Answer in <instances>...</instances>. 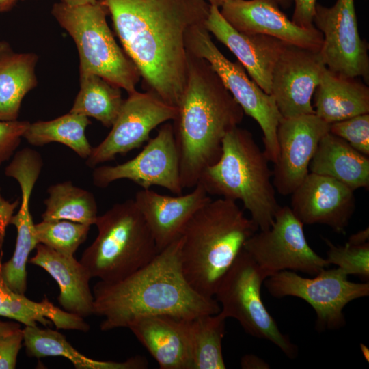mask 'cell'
I'll return each instance as SVG.
<instances>
[{
    "mask_svg": "<svg viewBox=\"0 0 369 369\" xmlns=\"http://www.w3.org/2000/svg\"><path fill=\"white\" fill-rule=\"evenodd\" d=\"M328 249L327 263L334 264L345 274L357 275L365 279H369V243L344 245H336L329 239L323 238Z\"/></svg>",
    "mask_w": 369,
    "mask_h": 369,
    "instance_id": "836d02e7",
    "label": "cell"
},
{
    "mask_svg": "<svg viewBox=\"0 0 369 369\" xmlns=\"http://www.w3.org/2000/svg\"><path fill=\"white\" fill-rule=\"evenodd\" d=\"M269 162L252 133L236 126L226 135L220 158L202 172L197 183L209 195L240 200L258 228L266 230L280 208Z\"/></svg>",
    "mask_w": 369,
    "mask_h": 369,
    "instance_id": "5b68a950",
    "label": "cell"
},
{
    "mask_svg": "<svg viewBox=\"0 0 369 369\" xmlns=\"http://www.w3.org/2000/svg\"><path fill=\"white\" fill-rule=\"evenodd\" d=\"M42 220H68L88 226L94 225L98 207L94 195L72 184L70 181L50 186Z\"/></svg>",
    "mask_w": 369,
    "mask_h": 369,
    "instance_id": "4dcf8cb0",
    "label": "cell"
},
{
    "mask_svg": "<svg viewBox=\"0 0 369 369\" xmlns=\"http://www.w3.org/2000/svg\"><path fill=\"white\" fill-rule=\"evenodd\" d=\"M329 126L316 114L281 118L277 129L278 156L272 170L273 184L279 194L290 195L303 181Z\"/></svg>",
    "mask_w": 369,
    "mask_h": 369,
    "instance_id": "2e32d148",
    "label": "cell"
},
{
    "mask_svg": "<svg viewBox=\"0 0 369 369\" xmlns=\"http://www.w3.org/2000/svg\"><path fill=\"white\" fill-rule=\"evenodd\" d=\"M147 90L178 107L188 71L186 36L205 25L206 0H99Z\"/></svg>",
    "mask_w": 369,
    "mask_h": 369,
    "instance_id": "6da1fadb",
    "label": "cell"
},
{
    "mask_svg": "<svg viewBox=\"0 0 369 369\" xmlns=\"http://www.w3.org/2000/svg\"><path fill=\"white\" fill-rule=\"evenodd\" d=\"M236 202L210 200L189 219L182 233L183 275L199 294L213 297L222 277L258 230Z\"/></svg>",
    "mask_w": 369,
    "mask_h": 369,
    "instance_id": "277c9868",
    "label": "cell"
},
{
    "mask_svg": "<svg viewBox=\"0 0 369 369\" xmlns=\"http://www.w3.org/2000/svg\"><path fill=\"white\" fill-rule=\"evenodd\" d=\"M98 0H62V2L68 5H79L86 3H94Z\"/></svg>",
    "mask_w": 369,
    "mask_h": 369,
    "instance_id": "ee69618b",
    "label": "cell"
},
{
    "mask_svg": "<svg viewBox=\"0 0 369 369\" xmlns=\"http://www.w3.org/2000/svg\"><path fill=\"white\" fill-rule=\"evenodd\" d=\"M210 5H215L220 8L224 3L232 0H206Z\"/></svg>",
    "mask_w": 369,
    "mask_h": 369,
    "instance_id": "bcb514c9",
    "label": "cell"
},
{
    "mask_svg": "<svg viewBox=\"0 0 369 369\" xmlns=\"http://www.w3.org/2000/svg\"><path fill=\"white\" fill-rule=\"evenodd\" d=\"M219 10L240 32L263 34L304 49H320L323 35L320 31L295 25L274 0H232L222 5Z\"/></svg>",
    "mask_w": 369,
    "mask_h": 369,
    "instance_id": "ac0fdd59",
    "label": "cell"
},
{
    "mask_svg": "<svg viewBox=\"0 0 369 369\" xmlns=\"http://www.w3.org/2000/svg\"><path fill=\"white\" fill-rule=\"evenodd\" d=\"M241 366L243 369H267L269 365L264 360L252 354H247L241 359Z\"/></svg>",
    "mask_w": 369,
    "mask_h": 369,
    "instance_id": "ab89813d",
    "label": "cell"
},
{
    "mask_svg": "<svg viewBox=\"0 0 369 369\" xmlns=\"http://www.w3.org/2000/svg\"><path fill=\"white\" fill-rule=\"evenodd\" d=\"M80 88L70 112L92 117L111 127L124 100L121 89L94 74H79Z\"/></svg>",
    "mask_w": 369,
    "mask_h": 369,
    "instance_id": "f1b7e54d",
    "label": "cell"
},
{
    "mask_svg": "<svg viewBox=\"0 0 369 369\" xmlns=\"http://www.w3.org/2000/svg\"><path fill=\"white\" fill-rule=\"evenodd\" d=\"M181 245L180 236L124 279L100 280L94 286V314L104 317L102 331L127 328L132 320L142 316L169 315L191 320L220 312L215 299L201 295L185 279Z\"/></svg>",
    "mask_w": 369,
    "mask_h": 369,
    "instance_id": "7a4b0ae2",
    "label": "cell"
},
{
    "mask_svg": "<svg viewBox=\"0 0 369 369\" xmlns=\"http://www.w3.org/2000/svg\"><path fill=\"white\" fill-rule=\"evenodd\" d=\"M92 178L94 184L100 188L125 179L142 189L159 186L175 195L182 194L183 188L172 124L167 122L161 124L156 136L150 139L134 158L116 165L96 167Z\"/></svg>",
    "mask_w": 369,
    "mask_h": 369,
    "instance_id": "4fadbf2b",
    "label": "cell"
},
{
    "mask_svg": "<svg viewBox=\"0 0 369 369\" xmlns=\"http://www.w3.org/2000/svg\"><path fill=\"white\" fill-rule=\"evenodd\" d=\"M29 124L18 120H0V165L14 154Z\"/></svg>",
    "mask_w": 369,
    "mask_h": 369,
    "instance_id": "d590c367",
    "label": "cell"
},
{
    "mask_svg": "<svg viewBox=\"0 0 369 369\" xmlns=\"http://www.w3.org/2000/svg\"><path fill=\"white\" fill-rule=\"evenodd\" d=\"M173 128L181 185L193 188L202 172L221 154L226 135L238 126L244 112L204 59L188 53L186 86Z\"/></svg>",
    "mask_w": 369,
    "mask_h": 369,
    "instance_id": "3957f363",
    "label": "cell"
},
{
    "mask_svg": "<svg viewBox=\"0 0 369 369\" xmlns=\"http://www.w3.org/2000/svg\"><path fill=\"white\" fill-rule=\"evenodd\" d=\"M243 249L266 277L285 270L316 275L329 265L311 248L303 224L288 206H280L270 228L256 232Z\"/></svg>",
    "mask_w": 369,
    "mask_h": 369,
    "instance_id": "8fae6325",
    "label": "cell"
},
{
    "mask_svg": "<svg viewBox=\"0 0 369 369\" xmlns=\"http://www.w3.org/2000/svg\"><path fill=\"white\" fill-rule=\"evenodd\" d=\"M290 208L304 225L321 224L344 234L355 210L354 191L326 176L309 172L290 194Z\"/></svg>",
    "mask_w": 369,
    "mask_h": 369,
    "instance_id": "e0dca14e",
    "label": "cell"
},
{
    "mask_svg": "<svg viewBox=\"0 0 369 369\" xmlns=\"http://www.w3.org/2000/svg\"><path fill=\"white\" fill-rule=\"evenodd\" d=\"M33 53H16L0 41V120H17L22 100L38 83Z\"/></svg>",
    "mask_w": 369,
    "mask_h": 369,
    "instance_id": "484cf974",
    "label": "cell"
},
{
    "mask_svg": "<svg viewBox=\"0 0 369 369\" xmlns=\"http://www.w3.org/2000/svg\"><path fill=\"white\" fill-rule=\"evenodd\" d=\"M18 0H0V13L11 10Z\"/></svg>",
    "mask_w": 369,
    "mask_h": 369,
    "instance_id": "7bdbcfd3",
    "label": "cell"
},
{
    "mask_svg": "<svg viewBox=\"0 0 369 369\" xmlns=\"http://www.w3.org/2000/svg\"><path fill=\"white\" fill-rule=\"evenodd\" d=\"M313 23L323 35L319 53L325 67L342 77H361L368 84V45L358 31L355 0H336L331 7L317 3Z\"/></svg>",
    "mask_w": 369,
    "mask_h": 369,
    "instance_id": "7c38bea8",
    "label": "cell"
},
{
    "mask_svg": "<svg viewBox=\"0 0 369 369\" xmlns=\"http://www.w3.org/2000/svg\"><path fill=\"white\" fill-rule=\"evenodd\" d=\"M294 11L291 20L297 26L311 29L317 0H293Z\"/></svg>",
    "mask_w": 369,
    "mask_h": 369,
    "instance_id": "74e56055",
    "label": "cell"
},
{
    "mask_svg": "<svg viewBox=\"0 0 369 369\" xmlns=\"http://www.w3.org/2000/svg\"><path fill=\"white\" fill-rule=\"evenodd\" d=\"M161 369H192L190 320L169 315L137 318L128 325Z\"/></svg>",
    "mask_w": 369,
    "mask_h": 369,
    "instance_id": "44dd1931",
    "label": "cell"
},
{
    "mask_svg": "<svg viewBox=\"0 0 369 369\" xmlns=\"http://www.w3.org/2000/svg\"><path fill=\"white\" fill-rule=\"evenodd\" d=\"M271 296H292L309 303L316 315L320 331L342 328L346 323L343 310L352 301L369 295V283H356L340 268L320 271L314 277H302L295 271H282L264 280Z\"/></svg>",
    "mask_w": 369,
    "mask_h": 369,
    "instance_id": "30bf717a",
    "label": "cell"
},
{
    "mask_svg": "<svg viewBox=\"0 0 369 369\" xmlns=\"http://www.w3.org/2000/svg\"><path fill=\"white\" fill-rule=\"evenodd\" d=\"M19 204L18 200L10 202L5 200L0 191V244L1 245L6 227L10 224L14 211Z\"/></svg>",
    "mask_w": 369,
    "mask_h": 369,
    "instance_id": "f35d334b",
    "label": "cell"
},
{
    "mask_svg": "<svg viewBox=\"0 0 369 369\" xmlns=\"http://www.w3.org/2000/svg\"><path fill=\"white\" fill-rule=\"evenodd\" d=\"M90 124L87 117L69 112L51 120L30 123L23 137L36 146L58 142L71 148L80 157L87 159L92 150L85 135Z\"/></svg>",
    "mask_w": 369,
    "mask_h": 369,
    "instance_id": "f546056e",
    "label": "cell"
},
{
    "mask_svg": "<svg viewBox=\"0 0 369 369\" xmlns=\"http://www.w3.org/2000/svg\"><path fill=\"white\" fill-rule=\"evenodd\" d=\"M178 108L170 105L150 91L128 93L107 137L92 147L86 165L94 167L139 148L158 126L174 120Z\"/></svg>",
    "mask_w": 369,
    "mask_h": 369,
    "instance_id": "5bb4252c",
    "label": "cell"
},
{
    "mask_svg": "<svg viewBox=\"0 0 369 369\" xmlns=\"http://www.w3.org/2000/svg\"><path fill=\"white\" fill-rule=\"evenodd\" d=\"M98 235L79 260L92 277L105 282L124 279L148 264L159 252L134 200L114 204L95 224Z\"/></svg>",
    "mask_w": 369,
    "mask_h": 369,
    "instance_id": "8992f818",
    "label": "cell"
},
{
    "mask_svg": "<svg viewBox=\"0 0 369 369\" xmlns=\"http://www.w3.org/2000/svg\"><path fill=\"white\" fill-rule=\"evenodd\" d=\"M325 68L319 51L285 44L271 82V95L282 118L315 114L312 97Z\"/></svg>",
    "mask_w": 369,
    "mask_h": 369,
    "instance_id": "9a60e30c",
    "label": "cell"
},
{
    "mask_svg": "<svg viewBox=\"0 0 369 369\" xmlns=\"http://www.w3.org/2000/svg\"><path fill=\"white\" fill-rule=\"evenodd\" d=\"M279 7H282L284 9H288L290 8L292 3L293 0H274Z\"/></svg>",
    "mask_w": 369,
    "mask_h": 369,
    "instance_id": "f6af8a7d",
    "label": "cell"
},
{
    "mask_svg": "<svg viewBox=\"0 0 369 369\" xmlns=\"http://www.w3.org/2000/svg\"><path fill=\"white\" fill-rule=\"evenodd\" d=\"M227 318L221 312L190 320L192 369H224L222 352Z\"/></svg>",
    "mask_w": 369,
    "mask_h": 369,
    "instance_id": "1f68e13d",
    "label": "cell"
},
{
    "mask_svg": "<svg viewBox=\"0 0 369 369\" xmlns=\"http://www.w3.org/2000/svg\"><path fill=\"white\" fill-rule=\"evenodd\" d=\"M29 263L45 270L57 283V301L63 310L83 318L94 314L92 278L86 267L74 256L61 254L38 243Z\"/></svg>",
    "mask_w": 369,
    "mask_h": 369,
    "instance_id": "7402d4cb",
    "label": "cell"
},
{
    "mask_svg": "<svg viewBox=\"0 0 369 369\" xmlns=\"http://www.w3.org/2000/svg\"><path fill=\"white\" fill-rule=\"evenodd\" d=\"M205 27L236 57L251 79L271 94L272 72L286 43L271 36L237 31L215 5H210Z\"/></svg>",
    "mask_w": 369,
    "mask_h": 369,
    "instance_id": "d6986e66",
    "label": "cell"
},
{
    "mask_svg": "<svg viewBox=\"0 0 369 369\" xmlns=\"http://www.w3.org/2000/svg\"><path fill=\"white\" fill-rule=\"evenodd\" d=\"M23 342V330L0 336V369H14Z\"/></svg>",
    "mask_w": 369,
    "mask_h": 369,
    "instance_id": "8d00e7d4",
    "label": "cell"
},
{
    "mask_svg": "<svg viewBox=\"0 0 369 369\" xmlns=\"http://www.w3.org/2000/svg\"><path fill=\"white\" fill-rule=\"evenodd\" d=\"M185 195H163L148 189L135 194L134 201L161 251L181 236L191 217L211 197L199 183Z\"/></svg>",
    "mask_w": 369,
    "mask_h": 369,
    "instance_id": "ffe728a7",
    "label": "cell"
},
{
    "mask_svg": "<svg viewBox=\"0 0 369 369\" xmlns=\"http://www.w3.org/2000/svg\"><path fill=\"white\" fill-rule=\"evenodd\" d=\"M315 114L328 124L369 113V88L355 78L324 70L315 90Z\"/></svg>",
    "mask_w": 369,
    "mask_h": 369,
    "instance_id": "d4e9b609",
    "label": "cell"
},
{
    "mask_svg": "<svg viewBox=\"0 0 369 369\" xmlns=\"http://www.w3.org/2000/svg\"><path fill=\"white\" fill-rule=\"evenodd\" d=\"M90 229V226L68 220H42L35 224L39 243L68 256H74Z\"/></svg>",
    "mask_w": 369,
    "mask_h": 369,
    "instance_id": "d6a6232c",
    "label": "cell"
},
{
    "mask_svg": "<svg viewBox=\"0 0 369 369\" xmlns=\"http://www.w3.org/2000/svg\"><path fill=\"white\" fill-rule=\"evenodd\" d=\"M266 276L243 249L220 281L214 296L226 318L236 319L248 334L271 342L295 359L297 346L279 329L261 297Z\"/></svg>",
    "mask_w": 369,
    "mask_h": 369,
    "instance_id": "ba28073f",
    "label": "cell"
},
{
    "mask_svg": "<svg viewBox=\"0 0 369 369\" xmlns=\"http://www.w3.org/2000/svg\"><path fill=\"white\" fill-rule=\"evenodd\" d=\"M309 172L332 178L353 191L369 187V158L328 132L320 140Z\"/></svg>",
    "mask_w": 369,
    "mask_h": 369,
    "instance_id": "cb8c5ba5",
    "label": "cell"
},
{
    "mask_svg": "<svg viewBox=\"0 0 369 369\" xmlns=\"http://www.w3.org/2000/svg\"><path fill=\"white\" fill-rule=\"evenodd\" d=\"M23 330V344L29 357H63L77 369H125L147 367L142 358L131 359L124 362L98 361L81 354L68 342L65 336L49 328L25 326Z\"/></svg>",
    "mask_w": 369,
    "mask_h": 369,
    "instance_id": "83f0119b",
    "label": "cell"
},
{
    "mask_svg": "<svg viewBox=\"0 0 369 369\" xmlns=\"http://www.w3.org/2000/svg\"><path fill=\"white\" fill-rule=\"evenodd\" d=\"M0 316L9 318L25 326L54 324L57 329L86 332L89 325L84 318L68 313L50 302L46 297L36 302L12 290L0 277Z\"/></svg>",
    "mask_w": 369,
    "mask_h": 369,
    "instance_id": "4316f807",
    "label": "cell"
},
{
    "mask_svg": "<svg viewBox=\"0 0 369 369\" xmlns=\"http://www.w3.org/2000/svg\"><path fill=\"white\" fill-rule=\"evenodd\" d=\"M106 8L94 3H55L51 14L72 38L79 57V74H96L126 90H136L141 79L136 66L117 44L107 24Z\"/></svg>",
    "mask_w": 369,
    "mask_h": 369,
    "instance_id": "52a82bcc",
    "label": "cell"
},
{
    "mask_svg": "<svg viewBox=\"0 0 369 369\" xmlns=\"http://www.w3.org/2000/svg\"><path fill=\"white\" fill-rule=\"evenodd\" d=\"M368 239L369 229L368 228H366L355 234L351 235L346 243L352 245H361L368 243Z\"/></svg>",
    "mask_w": 369,
    "mask_h": 369,
    "instance_id": "60d3db41",
    "label": "cell"
},
{
    "mask_svg": "<svg viewBox=\"0 0 369 369\" xmlns=\"http://www.w3.org/2000/svg\"><path fill=\"white\" fill-rule=\"evenodd\" d=\"M19 329H20V325L18 322L14 323L0 321V336L10 333Z\"/></svg>",
    "mask_w": 369,
    "mask_h": 369,
    "instance_id": "b9f144b4",
    "label": "cell"
},
{
    "mask_svg": "<svg viewBox=\"0 0 369 369\" xmlns=\"http://www.w3.org/2000/svg\"><path fill=\"white\" fill-rule=\"evenodd\" d=\"M186 47L188 53L210 64L244 113L257 122L263 134L264 152L275 163L279 152L277 129L282 116L273 97L248 77L238 61H230L219 50L205 25L187 33Z\"/></svg>",
    "mask_w": 369,
    "mask_h": 369,
    "instance_id": "9c48e42d",
    "label": "cell"
},
{
    "mask_svg": "<svg viewBox=\"0 0 369 369\" xmlns=\"http://www.w3.org/2000/svg\"><path fill=\"white\" fill-rule=\"evenodd\" d=\"M38 176V172L30 167H20L14 173L13 178L18 182L21 191L19 210L12 215L10 221L16 228V245L12 258L0 263L1 279L12 290L21 295H25L27 290L29 256L39 243L29 210L31 195Z\"/></svg>",
    "mask_w": 369,
    "mask_h": 369,
    "instance_id": "603a6c76",
    "label": "cell"
},
{
    "mask_svg": "<svg viewBox=\"0 0 369 369\" xmlns=\"http://www.w3.org/2000/svg\"><path fill=\"white\" fill-rule=\"evenodd\" d=\"M329 132L345 140L360 153L369 156V113L330 124Z\"/></svg>",
    "mask_w": 369,
    "mask_h": 369,
    "instance_id": "e575fe53",
    "label": "cell"
}]
</instances>
